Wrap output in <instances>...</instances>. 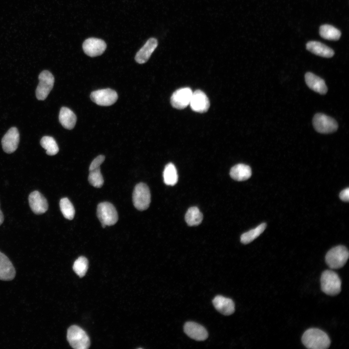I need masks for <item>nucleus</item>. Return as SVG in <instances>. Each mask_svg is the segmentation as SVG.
<instances>
[{
    "mask_svg": "<svg viewBox=\"0 0 349 349\" xmlns=\"http://www.w3.org/2000/svg\"><path fill=\"white\" fill-rule=\"evenodd\" d=\"M19 141V134L15 127L10 128L4 135L1 140L3 150L7 153L10 154L17 149Z\"/></svg>",
    "mask_w": 349,
    "mask_h": 349,
    "instance_id": "obj_13",
    "label": "nucleus"
},
{
    "mask_svg": "<svg viewBox=\"0 0 349 349\" xmlns=\"http://www.w3.org/2000/svg\"><path fill=\"white\" fill-rule=\"evenodd\" d=\"M132 200L134 206L139 210L143 211L148 208L151 202V194L145 184L140 183L135 186Z\"/></svg>",
    "mask_w": 349,
    "mask_h": 349,
    "instance_id": "obj_6",
    "label": "nucleus"
},
{
    "mask_svg": "<svg viewBox=\"0 0 349 349\" xmlns=\"http://www.w3.org/2000/svg\"><path fill=\"white\" fill-rule=\"evenodd\" d=\"M4 221V216L2 211L0 208V225L3 223Z\"/></svg>",
    "mask_w": 349,
    "mask_h": 349,
    "instance_id": "obj_33",
    "label": "nucleus"
},
{
    "mask_svg": "<svg viewBox=\"0 0 349 349\" xmlns=\"http://www.w3.org/2000/svg\"><path fill=\"white\" fill-rule=\"evenodd\" d=\"M349 256V251L344 246L334 247L328 252L325 261L328 266L332 269H337L343 267Z\"/></svg>",
    "mask_w": 349,
    "mask_h": 349,
    "instance_id": "obj_4",
    "label": "nucleus"
},
{
    "mask_svg": "<svg viewBox=\"0 0 349 349\" xmlns=\"http://www.w3.org/2000/svg\"><path fill=\"white\" fill-rule=\"evenodd\" d=\"M320 283L322 291L327 295L334 296L341 291V280L333 270H326L322 273Z\"/></svg>",
    "mask_w": 349,
    "mask_h": 349,
    "instance_id": "obj_2",
    "label": "nucleus"
},
{
    "mask_svg": "<svg viewBox=\"0 0 349 349\" xmlns=\"http://www.w3.org/2000/svg\"><path fill=\"white\" fill-rule=\"evenodd\" d=\"M40 144L46 150V153L49 156L56 155L59 152V147L55 139L50 136H44L40 141Z\"/></svg>",
    "mask_w": 349,
    "mask_h": 349,
    "instance_id": "obj_27",
    "label": "nucleus"
},
{
    "mask_svg": "<svg viewBox=\"0 0 349 349\" xmlns=\"http://www.w3.org/2000/svg\"><path fill=\"white\" fill-rule=\"evenodd\" d=\"M39 82L36 89V96L39 100H44L53 88L54 78L48 70H44L38 77Z\"/></svg>",
    "mask_w": 349,
    "mask_h": 349,
    "instance_id": "obj_7",
    "label": "nucleus"
},
{
    "mask_svg": "<svg viewBox=\"0 0 349 349\" xmlns=\"http://www.w3.org/2000/svg\"><path fill=\"white\" fill-rule=\"evenodd\" d=\"M16 275V270L8 257L0 251V280L10 281Z\"/></svg>",
    "mask_w": 349,
    "mask_h": 349,
    "instance_id": "obj_17",
    "label": "nucleus"
},
{
    "mask_svg": "<svg viewBox=\"0 0 349 349\" xmlns=\"http://www.w3.org/2000/svg\"><path fill=\"white\" fill-rule=\"evenodd\" d=\"M88 181L90 184L94 187L98 188L102 186L104 183V179L100 172V167L90 171Z\"/></svg>",
    "mask_w": 349,
    "mask_h": 349,
    "instance_id": "obj_30",
    "label": "nucleus"
},
{
    "mask_svg": "<svg viewBox=\"0 0 349 349\" xmlns=\"http://www.w3.org/2000/svg\"><path fill=\"white\" fill-rule=\"evenodd\" d=\"M305 80L307 86L312 90L321 95L325 94L328 90L324 80L312 73L305 75Z\"/></svg>",
    "mask_w": 349,
    "mask_h": 349,
    "instance_id": "obj_19",
    "label": "nucleus"
},
{
    "mask_svg": "<svg viewBox=\"0 0 349 349\" xmlns=\"http://www.w3.org/2000/svg\"><path fill=\"white\" fill-rule=\"evenodd\" d=\"M306 48L312 53L325 58H331L334 55V51L332 49L319 42H308Z\"/></svg>",
    "mask_w": 349,
    "mask_h": 349,
    "instance_id": "obj_20",
    "label": "nucleus"
},
{
    "mask_svg": "<svg viewBox=\"0 0 349 349\" xmlns=\"http://www.w3.org/2000/svg\"><path fill=\"white\" fill-rule=\"evenodd\" d=\"M302 342L308 349H325L329 347L331 341L327 334L317 328L306 330L302 336Z\"/></svg>",
    "mask_w": 349,
    "mask_h": 349,
    "instance_id": "obj_1",
    "label": "nucleus"
},
{
    "mask_svg": "<svg viewBox=\"0 0 349 349\" xmlns=\"http://www.w3.org/2000/svg\"><path fill=\"white\" fill-rule=\"evenodd\" d=\"M163 180L165 184L174 186L178 181V174L176 169L172 163L167 164L163 173Z\"/></svg>",
    "mask_w": 349,
    "mask_h": 349,
    "instance_id": "obj_23",
    "label": "nucleus"
},
{
    "mask_svg": "<svg viewBox=\"0 0 349 349\" xmlns=\"http://www.w3.org/2000/svg\"><path fill=\"white\" fill-rule=\"evenodd\" d=\"M266 227V224L262 223L255 228L243 233L240 237L241 242L244 244L250 243L260 236L265 230Z\"/></svg>",
    "mask_w": 349,
    "mask_h": 349,
    "instance_id": "obj_26",
    "label": "nucleus"
},
{
    "mask_svg": "<svg viewBox=\"0 0 349 349\" xmlns=\"http://www.w3.org/2000/svg\"><path fill=\"white\" fill-rule=\"evenodd\" d=\"M67 339L70 345L75 349H87L90 347V339L80 327L72 325L67 330Z\"/></svg>",
    "mask_w": 349,
    "mask_h": 349,
    "instance_id": "obj_3",
    "label": "nucleus"
},
{
    "mask_svg": "<svg viewBox=\"0 0 349 349\" xmlns=\"http://www.w3.org/2000/svg\"><path fill=\"white\" fill-rule=\"evenodd\" d=\"M192 91L189 87L181 88L176 90L171 97V103L174 108L183 109L189 104Z\"/></svg>",
    "mask_w": 349,
    "mask_h": 349,
    "instance_id": "obj_10",
    "label": "nucleus"
},
{
    "mask_svg": "<svg viewBox=\"0 0 349 349\" xmlns=\"http://www.w3.org/2000/svg\"><path fill=\"white\" fill-rule=\"evenodd\" d=\"M28 200L30 206L35 214H42L48 210V201L39 191L35 190L31 192Z\"/></svg>",
    "mask_w": 349,
    "mask_h": 349,
    "instance_id": "obj_14",
    "label": "nucleus"
},
{
    "mask_svg": "<svg viewBox=\"0 0 349 349\" xmlns=\"http://www.w3.org/2000/svg\"><path fill=\"white\" fill-rule=\"evenodd\" d=\"M230 176L234 180L241 181L249 179L252 175L250 167L244 164H238L234 166L230 171Z\"/></svg>",
    "mask_w": 349,
    "mask_h": 349,
    "instance_id": "obj_21",
    "label": "nucleus"
},
{
    "mask_svg": "<svg viewBox=\"0 0 349 349\" xmlns=\"http://www.w3.org/2000/svg\"><path fill=\"white\" fill-rule=\"evenodd\" d=\"M59 119L63 127L72 129L75 126L77 117L70 109L63 107L60 110Z\"/></svg>",
    "mask_w": 349,
    "mask_h": 349,
    "instance_id": "obj_22",
    "label": "nucleus"
},
{
    "mask_svg": "<svg viewBox=\"0 0 349 349\" xmlns=\"http://www.w3.org/2000/svg\"><path fill=\"white\" fill-rule=\"evenodd\" d=\"M213 304L220 313L224 315H230L235 311V304L230 298L222 296H216L213 300Z\"/></svg>",
    "mask_w": 349,
    "mask_h": 349,
    "instance_id": "obj_18",
    "label": "nucleus"
},
{
    "mask_svg": "<svg viewBox=\"0 0 349 349\" xmlns=\"http://www.w3.org/2000/svg\"><path fill=\"white\" fill-rule=\"evenodd\" d=\"M90 97L97 105L108 106L116 102L118 99V95L114 90L107 88L92 92Z\"/></svg>",
    "mask_w": 349,
    "mask_h": 349,
    "instance_id": "obj_9",
    "label": "nucleus"
},
{
    "mask_svg": "<svg viewBox=\"0 0 349 349\" xmlns=\"http://www.w3.org/2000/svg\"><path fill=\"white\" fill-rule=\"evenodd\" d=\"M185 333L192 339L197 341H203L208 337V333L202 325L194 322H187L184 327Z\"/></svg>",
    "mask_w": 349,
    "mask_h": 349,
    "instance_id": "obj_15",
    "label": "nucleus"
},
{
    "mask_svg": "<svg viewBox=\"0 0 349 349\" xmlns=\"http://www.w3.org/2000/svg\"><path fill=\"white\" fill-rule=\"evenodd\" d=\"M60 207L64 217L71 220L75 216V209L69 200L66 197L62 198L60 201Z\"/></svg>",
    "mask_w": 349,
    "mask_h": 349,
    "instance_id": "obj_28",
    "label": "nucleus"
},
{
    "mask_svg": "<svg viewBox=\"0 0 349 349\" xmlns=\"http://www.w3.org/2000/svg\"><path fill=\"white\" fill-rule=\"evenodd\" d=\"M339 197L343 201L348 202L349 200V189L347 188L342 190L339 194Z\"/></svg>",
    "mask_w": 349,
    "mask_h": 349,
    "instance_id": "obj_32",
    "label": "nucleus"
},
{
    "mask_svg": "<svg viewBox=\"0 0 349 349\" xmlns=\"http://www.w3.org/2000/svg\"><path fill=\"white\" fill-rule=\"evenodd\" d=\"M189 105L193 111L203 113L207 111L210 103L205 93L201 90H197L192 92Z\"/></svg>",
    "mask_w": 349,
    "mask_h": 349,
    "instance_id": "obj_12",
    "label": "nucleus"
},
{
    "mask_svg": "<svg viewBox=\"0 0 349 349\" xmlns=\"http://www.w3.org/2000/svg\"><path fill=\"white\" fill-rule=\"evenodd\" d=\"M319 34L322 38L330 40H337L341 36V32L339 30L328 24L323 25L320 27Z\"/></svg>",
    "mask_w": 349,
    "mask_h": 349,
    "instance_id": "obj_25",
    "label": "nucleus"
},
{
    "mask_svg": "<svg viewBox=\"0 0 349 349\" xmlns=\"http://www.w3.org/2000/svg\"><path fill=\"white\" fill-rule=\"evenodd\" d=\"M97 216L103 228L115 224L118 219L115 207L107 202H102L98 205Z\"/></svg>",
    "mask_w": 349,
    "mask_h": 349,
    "instance_id": "obj_5",
    "label": "nucleus"
},
{
    "mask_svg": "<svg viewBox=\"0 0 349 349\" xmlns=\"http://www.w3.org/2000/svg\"><path fill=\"white\" fill-rule=\"evenodd\" d=\"M88 268V260L84 256H80L77 259L73 266L74 271L80 277H83L85 274Z\"/></svg>",
    "mask_w": 349,
    "mask_h": 349,
    "instance_id": "obj_29",
    "label": "nucleus"
},
{
    "mask_svg": "<svg viewBox=\"0 0 349 349\" xmlns=\"http://www.w3.org/2000/svg\"><path fill=\"white\" fill-rule=\"evenodd\" d=\"M106 44L100 39L89 38L85 40L82 45L84 53L90 57L101 55L106 48Z\"/></svg>",
    "mask_w": 349,
    "mask_h": 349,
    "instance_id": "obj_11",
    "label": "nucleus"
},
{
    "mask_svg": "<svg viewBox=\"0 0 349 349\" xmlns=\"http://www.w3.org/2000/svg\"><path fill=\"white\" fill-rule=\"evenodd\" d=\"M158 45V40L155 38L149 39L143 47L137 52L135 59L139 63H146Z\"/></svg>",
    "mask_w": 349,
    "mask_h": 349,
    "instance_id": "obj_16",
    "label": "nucleus"
},
{
    "mask_svg": "<svg viewBox=\"0 0 349 349\" xmlns=\"http://www.w3.org/2000/svg\"><path fill=\"white\" fill-rule=\"evenodd\" d=\"M105 160V156L101 155L96 157L91 162L89 166V171H92L94 169H97L100 167V166L103 162Z\"/></svg>",
    "mask_w": 349,
    "mask_h": 349,
    "instance_id": "obj_31",
    "label": "nucleus"
},
{
    "mask_svg": "<svg viewBox=\"0 0 349 349\" xmlns=\"http://www.w3.org/2000/svg\"><path fill=\"white\" fill-rule=\"evenodd\" d=\"M313 126L318 132L328 134L335 131L338 128L336 121L323 113L316 114L313 119Z\"/></svg>",
    "mask_w": 349,
    "mask_h": 349,
    "instance_id": "obj_8",
    "label": "nucleus"
},
{
    "mask_svg": "<svg viewBox=\"0 0 349 349\" xmlns=\"http://www.w3.org/2000/svg\"><path fill=\"white\" fill-rule=\"evenodd\" d=\"M185 218L188 225L196 226L201 223L203 220V214L198 207L192 206L188 209Z\"/></svg>",
    "mask_w": 349,
    "mask_h": 349,
    "instance_id": "obj_24",
    "label": "nucleus"
}]
</instances>
